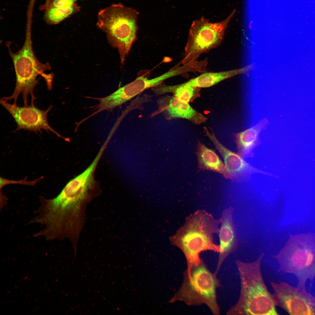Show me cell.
Listing matches in <instances>:
<instances>
[{"label":"cell","mask_w":315,"mask_h":315,"mask_svg":"<svg viewBox=\"0 0 315 315\" xmlns=\"http://www.w3.org/2000/svg\"><path fill=\"white\" fill-rule=\"evenodd\" d=\"M220 219L211 214L199 209L186 218L184 224L176 233L169 237L171 244L183 252L187 263V270L200 263V255L208 250L218 253L219 246L214 241V235L218 234Z\"/></svg>","instance_id":"1"},{"label":"cell","mask_w":315,"mask_h":315,"mask_svg":"<svg viewBox=\"0 0 315 315\" xmlns=\"http://www.w3.org/2000/svg\"><path fill=\"white\" fill-rule=\"evenodd\" d=\"M262 253L255 261L245 262L238 260L236 264L241 281V290L236 304L227 314L231 315H276L272 295L264 282L261 265Z\"/></svg>","instance_id":"2"},{"label":"cell","mask_w":315,"mask_h":315,"mask_svg":"<svg viewBox=\"0 0 315 315\" xmlns=\"http://www.w3.org/2000/svg\"><path fill=\"white\" fill-rule=\"evenodd\" d=\"M32 42L30 25L28 24L24 43L22 48L17 52L13 53L9 48L14 64L16 83L12 94L2 98L3 99L6 101L13 99L14 103L16 104L18 97L22 93L24 105L27 106V97L29 94L31 96V103H34L35 99L34 90L37 83L36 78L38 75L44 79L48 89H52L53 74L45 73L46 71L51 69L49 63L43 64L37 59L33 51Z\"/></svg>","instance_id":"3"},{"label":"cell","mask_w":315,"mask_h":315,"mask_svg":"<svg viewBox=\"0 0 315 315\" xmlns=\"http://www.w3.org/2000/svg\"><path fill=\"white\" fill-rule=\"evenodd\" d=\"M275 257L279 270L294 274L297 287L305 289L307 280L315 277V236L310 232L291 235Z\"/></svg>","instance_id":"4"},{"label":"cell","mask_w":315,"mask_h":315,"mask_svg":"<svg viewBox=\"0 0 315 315\" xmlns=\"http://www.w3.org/2000/svg\"><path fill=\"white\" fill-rule=\"evenodd\" d=\"M138 15L135 10L121 4H112L98 13L97 25L118 49L122 64L136 38Z\"/></svg>","instance_id":"5"},{"label":"cell","mask_w":315,"mask_h":315,"mask_svg":"<svg viewBox=\"0 0 315 315\" xmlns=\"http://www.w3.org/2000/svg\"><path fill=\"white\" fill-rule=\"evenodd\" d=\"M216 275L209 271L202 261L189 270H186L181 286L169 302L180 301L189 306L204 304L213 314H220L216 295V290L220 283Z\"/></svg>","instance_id":"6"},{"label":"cell","mask_w":315,"mask_h":315,"mask_svg":"<svg viewBox=\"0 0 315 315\" xmlns=\"http://www.w3.org/2000/svg\"><path fill=\"white\" fill-rule=\"evenodd\" d=\"M235 11L234 10L226 18L218 22H211L203 17L194 21L189 29L181 64L197 62L201 55L218 46Z\"/></svg>","instance_id":"7"},{"label":"cell","mask_w":315,"mask_h":315,"mask_svg":"<svg viewBox=\"0 0 315 315\" xmlns=\"http://www.w3.org/2000/svg\"><path fill=\"white\" fill-rule=\"evenodd\" d=\"M275 306L290 315H315V297L305 289L295 287L284 282H270Z\"/></svg>","instance_id":"8"},{"label":"cell","mask_w":315,"mask_h":315,"mask_svg":"<svg viewBox=\"0 0 315 315\" xmlns=\"http://www.w3.org/2000/svg\"><path fill=\"white\" fill-rule=\"evenodd\" d=\"M184 72L183 67L177 64L163 74L153 78L149 79L144 76L138 77L132 82L118 88L109 95L102 97V106L106 109L111 110L146 89L158 86L165 80L176 76L183 75Z\"/></svg>","instance_id":"9"},{"label":"cell","mask_w":315,"mask_h":315,"mask_svg":"<svg viewBox=\"0 0 315 315\" xmlns=\"http://www.w3.org/2000/svg\"><path fill=\"white\" fill-rule=\"evenodd\" d=\"M1 104L9 112L17 125L16 131L24 129L37 133L42 129L50 131L58 137L65 140L68 139L61 136L52 129L47 120V115L52 108L50 105L46 111L41 110L35 106L34 103L30 106H18L16 104H10L4 100H0Z\"/></svg>","instance_id":"10"},{"label":"cell","mask_w":315,"mask_h":315,"mask_svg":"<svg viewBox=\"0 0 315 315\" xmlns=\"http://www.w3.org/2000/svg\"><path fill=\"white\" fill-rule=\"evenodd\" d=\"M231 207L224 210L220 219V226L218 234L220 240L219 255L215 273L217 274L223 262L237 245L235 229L233 223Z\"/></svg>","instance_id":"11"},{"label":"cell","mask_w":315,"mask_h":315,"mask_svg":"<svg viewBox=\"0 0 315 315\" xmlns=\"http://www.w3.org/2000/svg\"><path fill=\"white\" fill-rule=\"evenodd\" d=\"M214 145L223 158L225 164L231 174L233 179H242L255 173L268 174L246 163L238 154L228 149L219 141H216Z\"/></svg>","instance_id":"12"},{"label":"cell","mask_w":315,"mask_h":315,"mask_svg":"<svg viewBox=\"0 0 315 315\" xmlns=\"http://www.w3.org/2000/svg\"><path fill=\"white\" fill-rule=\"evenodd\" d=\"M268 123L267 120H261L256 125L235 134L238 153L243 158L254 156L253 150L259 143V135Z\"/></svg>","instance_id":"13"},{"label":"cell","mask_w":315,"mask_h":315,"mask_svg":"<svg viewBox=\"0 0 315 315\" xmlns=\"http://www.w3.org/2000/svg\"><path fill=\"white\" fill-rule=\"evenodd\" d=\"M198 167L200 170H209L221 174L226 178L233 179L225 164L215 151L199 141L196 152Z\"/></svg>","instance_id":"14"},{"label":"cell","mask_w":315,"mask_h":315,"mask_svg":"<svg viewBox=\"0 0 315 315\" xmlns=\"http://www.w3.org/2000/svg\"><path fill=\"white\" fill-rule=\"evenodd\" d=\"M165 110L170 118L186 119L196 125L205 123L208 120L206 116L197 111L189 104L181 102L174 96L169 98Z\"/></svg>","instance_id":"15"},{"label":"cell","mask_w":315,"mask_h":315,"mask_svg":"<svg viewBox=\"0 0 315 315\" xmlns=\"http://www.w3.org/2000/svg\"><path fill=\"white\" fill-rule=\"evenodd\" d=\"M201 88L190 86H178L175 85L157 88L154 90L158 94L173 92L174 96L179 101L189 104L200 96Z\"/></svg>","instance_id":"16"},{"label":"cell","mask_w":315,"mask_h":315,"mask_svg":"<svg viewBox=\"0 0 315 315\" xmlns=\"http://www.w3.org/2000/svg\"><path fill=\"white\" fill-rule=\"evenodd\" d=\"M80 7L76 3L68 6L48 7L45 15L46 21L49 24H57L78 12Z\"/></svg>","instance_id":"17"},{"label":"cell","mask_w":315,"mask_h":315,"mask_svg":"<svg viewBox=\"0 0 315 315\" xmlns=\"http://www.w3.org/2000/svg\"><path fill=\"white\" fill-rule=\"evenodd\" d=\"M43 178L42 176L32 181H28L27 177H25L23 179L20 180H9L0 177V189L6 185L11 184H19L21 185L33 186L35 185L38 182Z\"/></svg>","instance_id":"18"},{"label":"cell","mask_w":315,"mask_h":315,"mask_svg":"<svg viewBox=\"0 0 315 315\" xmlns=\"http://www.w3.org/2000/svg\"><path fill=\"white\" fill-rule=\"evenodd\" d=\"M78 0H52L49 7H62L71 5Z\"/></svg>","instance_id":"19"},{"label":"cell","mask_w":315,"mask_h":315,"mask_svg":"<svg viewBox=\"0 0 315 315\" xmlns=\"http://www.w3.org/2000/svg\"><path fill=\"white\" fill-rule=\"evenodd\" d=\"M92 108H93V106H92ZM94 112H93V114H94V115H95L96 114H95H95H94Z\"/></svg>","instance_id":"20"}]
</instances>
